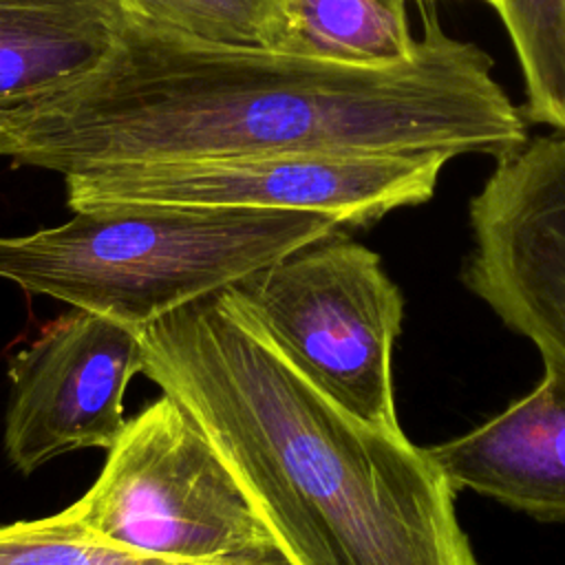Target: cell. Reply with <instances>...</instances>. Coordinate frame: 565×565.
Segmentation results:
<instances>
[{
	"instance_id": "2",
	"label": "cell",
	"mask_w": 565,
	"mask_h": 565,
	"mask_svg": "<svg viewBox=\"0 0 565 565\" xmlns=\"http://www.w3.org/2000/svg\"><path fill=\"white\" fill-rule=\"evenodd\" d=\"M141 342V373L201 426L294 565H479L428 450L320 393L234 285Z\"/></svg>"
},
{
	"instance_id": "4",
	"label": "cell",
	"mask_w": 565,
	"mask_h": 565,
	"mask_svg": "<svg viewBox=\"0 0 565 565\" xmlns=\"http://www.w3.org/2000/svg\"><path fill=\"white\" fill-rule=\"evenodd\" d=\"M66 512L168 558L294 565L201 426L166 393L126 422L99 477Z\"/></svg>"
},
{
	"instance_id": "1",
	"label": "cell",
	"mask_w": 565,
	"mask_h": 565,
	"mask_svg": "<svg viewBox=\"0 0 565 565\" xmlns=\"http://www.w3.org/2000/svg\"><path fill=\"white\" fill-rule=\"evenodd\" d=\"M490 55L422 9L411 55L353 66L218 44L132 15L108 60L0 117V159L62 177L117 163L265 152H481L527 141Z\"/></svg>"
},
{
	"instance_id": "8",
	"label": "cell",
	"mask_w": 565,
	"mask_h": 565,
	"mask_svg": "<svg viewBox=\"0 0 565 565\" xmlns=\"http://www.w3.org/2000/svg\"><path fill=\"white\" fill-rule=\"evenodd\" d=\"M143 369L141 329L71 309L9 364L7 459L22 475L71 450H110L126 426L124 393Z\"/></svg>"
},
{
	"instance_id": "10",
	"label": "cell",
	"mask_w": 565,
	"mask_h": 565,
	"mask_svg": "<svg viewBox=\"0 0 565 565\" xmlns=\"http://www.w3.org/2000/svg\"><path fill=\"white\" fill-rule=\"evenodd\" d=\"M126 18L119 0H0V117L97 71Z\"/></svg>"
},
{
	"instance_id": "11",
	"label": "cell",
	"mask_w": 565,
	"mask_h": 565,
	"mask_svg": "<svg viewBox=\"0 0 565 565\" xmlns=\"http://www.w3.org/2000/svg\"><path fill=\"white\" fill-rule=\"evenodd\" d=\"M406 0H287L276 51L300 57L380 66L415 46Z\"/></svg>"
},
{
	"instance_id": "3",
	"label": "cell",
	"mask_w": 565,
	"mask_h": 565,
	"mask_svg": "<svg viewBox=\"0 0 565 565\" xmlns=\"http://www.w3.org/2000/svg\"><path fill=\"white\" fill-rule=\"evenodd\" d=\"M340 230L316 212L108 205L0 236V278L146 329Z\"/></svg>"
},
{
	"instance_id": "14",
	"label": "cell",
	"mask_w": 565,
	"mask_h": 565,
	"mask_svg": "<svg viewBox=\"0 0 565 565\" xmlns=\"http://www.w3.org/2000/svg\"><path fill=\"white\" fill-rule=\"evenodd\" d=\"M0 565H210L115 543L66 510L0 527Z\"/></svg>"
},
{
	"instance_id": "7",
	"label": "cell",
	"mask_w": 565,
	"mask_h": 565,
	"mask_svg": "<svg viewBox=\"0 0 565 565\" xmlns=\"http://www.w3.org/2000/svg\"><path fill=\"white\" fill-rule=\"evenodd\" d=\"M470 230L463 285L541 355L565 360V135L499 157Z\"/></svg>"
},
{
	"instance_id": "5",
	"label": "cell",
	"mask_w": 565,
	"mask_h": 565,
	"mask_svg": "<svg viewBox=\"0 0 565 565\" xmlns=\"http://www.w3.org/2000/svg\"><path fill=\"white\" fill-rule=\"evenodd\" d=\"M234 287L320 393L373 428L402 430L391 366L404 298L373 249L340 230Z\"/></svg>"
},
{
	"instance_id": "9",
	"label": "cell",
	"mask_w": 565,
	"mask_h": 565,
	"mask_svg": "<svg viewBox=\"0 0 565 565\" xmlns=\"http://www.w3.org/2000/svg\"><path fill=\"white\" fill-rule=\"evenodd\" d=\"M426 450L455 490H472L539 521H563L565 360L543 355L534 391Z\"/></svg>"
},
{
	"instance_id": "6",
	"label": "cell",
	"mask_w": 565,
	"mask_h": 565,
	"mask_svg": "<svg viewBox=\"0 0 565 565\" xmlns=\"http://www.w3.org/2000/svg\"><path fill=\"white\" fill-rule=\"evenodd\" d=\"M450 152H265L141 161L64 177L73 212L108 205H188L316 212L344 230L428 201Z\"/></svg>"
},
{
	"instance_id": "13",
	"label": "cell",
	"mask_w": 565,
	"mask_h": 565,
	"mask_svg": "<svg viewBox=\"0 0 565 565\" xmlns=\"http://www.w3.org/2000/svg\"><path fill=\"white\" fill-rule=\"evenodd\" d=\"M128 15L190 38L278 49L287 0H119Z\"/></svg>"
},
{
	"instance_id": "12",
	"label": "cell",
	"mask_w": 565,
	"mask_h": 565,
	"mask_svg": "<svg viewBox=\"0 0 565 565\" xmlns=\"http://www.w3.org/2000/svg\"><path fill=\"white\" fill-rule=\"evenodd\" d=\"M516 53L530 124L565 135V0H497Z\"/></svg>"
},
{
	"instance_id": "15",
	"label": "cell",
	"mask_w": 565,
	"mask_h": 565,
	"mask_svg": "<svg viewBox=\"0 0 565 565\" xmlns=\"http://www.w3.org/2000/svg\"><path fill=\"white\" fill-rule=\"evenodd\" d=\"M483 2H488L492 9H494V4H497V0H483Z\"/></svg>"
}]
</instances>
